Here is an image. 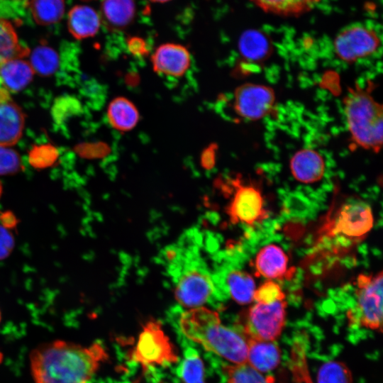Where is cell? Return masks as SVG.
<instances>
[{"mask_svg":"<svg viewBox=\"0 0 383 383\" xmlns=\"http://www.w3.org/2000/svg\"><path fill=\"white\" fill-rule=\"evenodd\" d=\"M266 12L282 16L299 15L310 10L320 0H251Z\"/></svg>","mask_w":383,"mask_h":383,"instance_id":"d4e9b609","label":"cell"},{"mask_svg":"<svg viewBox=\"0 0 383 383\" xmlns=\"http://www.w3.org/2000/svg\"><path fill=\"white\" fill-rule=\"evenodd\" d=\"M382 272L360 274L356 280V304L348 312L349 320L360 326L379 330L382 327Z\"/></svg>","mask_w":383,"mask_h":383,"instance_id":"5b68a950","label":"cell"},{"mask_svg":"<svg viewBox=\"0 0 383 383\" xmlns=\"http://www.w3.org/2000/svg\"><path fill=\"white\" fill-rule=\"evenodd\" d=\"M22 169L18 153L9 147L0 145V175L15 174Z\"/></svg>","mask_w":383,"mask_h":383,"instance_id":"1f68e13d","label":"cell"},{"mask_svg":"<svg viewBox=\"0 0 383 383\" xmlns=\"http://www.w3.org/2000/svg\"><path fill=\"white\" fill-rule=\"evenodd\" d=\"M100 17L91 7L75 6L68 13V29L77 39L94 36L100 26Z\"/></svg>","mask_w":383,"mask_h":383,"instance_id":"d6986e66","label":"cell"},{"mask_svg":"<svg viewBox=\"0 0 383 383\" xmlns=\"http://www.w3.org/2000/svg\"><path fill=\"white\" fill-rule=\"evenodd\" d=\"M374 217L371 206L360 200L345 203L333 220L332 233L356 240L367 234L373 227Z\"/></svg>","mask_w":383,"mask_h":383,"instance_id":"8fae6325","label":"cell"},{"mask_svg":"<svg viewBox=\"0 0 383 383\" xmlns=\"http://www.w3.org/2000/svg\"><path fill=\"white\" fill-rule=\"evenodd\" d=\"M285 294L280 285L272 280L262 283L254 294V301L257 303L269 304L285 299Z\"/></svg>","mask_w":383,"mask_h":383,"instance_id":"4dcf8cb0","label":"cell"},{"mask_svg":"<svg viewBox=\"0 0 383 383\" xmlns=\"http://www.w3.org/2000/svg\"><path fill=\"white\" fill-rule=\"evenodd\" d=\"M184 335L235 365L247 362L248 343L243 334L222 324L218 313L206 307L187 310L179 318Z\"/></svg>","mask_w":383,"mask_h":383,"instance_id":"7a4b0ae2","label":"cell"},{"mask_svg":"<svg viewBox=\"0 0 383 383\" xmlns=\"http://www.w3.org/2000/svg\"><path fill=\"white\" fill-rule=\"evenodd\" d=\"M226 285L231 297L238 304H248L254 301L255 282L248 272L233 270L226 276Z\"/></svg>","mask_w":383,"mask_h":383,"instance_id":"7402d4cb","label":"cell"},{"mask_svg":"<svg viewBox=\"0 0 383 383\" xmlns=\"http://www.w3.org/2000/svg\"><path fill=\"white\" fill-rule=\"evenodd\" d=\"M231 184L234 194L226 208L231 223L254 226L268 217L261 191L255 185L238 179L233 180Z\"/></svg>","mask_w":383,"mask_h":383,"instance_id":"ba28073f","label":"cell"},{"mask_svg":"<svg viewBox=\"0 0 383 383\" xmlns=\"http://www.w3.org/2000/svg\"><path fill=\"white\" fill-rule=\"evenodd\" d=\"M2 360H3V355H2V353L0 352V363L2 362Z\"/></svg>","mask_w":383,"mask_h":383,"instance_id":"ab89813d","label":"cell"},{"mask_svg":"<svg viewBox=\"0 0 383 383\" xmlns=\"http://www.w3.org/2000/svg\"><path fill=\"white\" fill-rule=\"evenodd\" d=\"M58 157L57 149L52 145H35L29 152L30 164L35 168H46L52 166Z\"/></svg>","mask_w":383,"mask_h":383,"instance_id":"f546056e","label":"cell"},{"mask_svg":"<svg viewBox=\"0 0 383 383\" xmlns=\"http://www.w3.org/2000/svg\"><path fill=\"white\" fill-rule=\"evenodd\" d=\"M287 305L285 299L252 305L243 318V334L246 339L274 341L284 327Z\"/></svg>","mask_w":383,"mask_h":383,"instance_id":"8992f818","label":"cell"},{"mask_svg":"<svg viewBox=\"0 0 383 383\" xmlns=\"http://www.w3.org/2000/svg\"><path fill=\"white\" fill-rule=\"evenodd\" d=\"M30 65L41 76L52 74L59 65V56L51 47L41 45L32 52Z\"/></svg>","mask_w":383,"mask_h":383,"instance_id":"484cf974","label":"cell"},{"mask_svg":"<svg viewBox=\"0 0 383 383\" xmlns=\"http://www.w3.org/2000/svg\"><path fill=\"white\" fill-rule=\"evenodd\" d=\"M0 221L1 224L8 229L13 228L17 223L15 216L9 211L0 214Z\"/></svg>","mask_w":383,"mask_h":383,"instance_id":"d590c367","label":"cell"},{"mask_svg":"<svg viewBox=\"0 0 383 383\" xmlns=\"http://www.w3.org/2000/svg\"><path fill=\"white\" fill-rule=\"evenodd\" d=\"M0 321H1V313H0Z\"/></svg>","mask_w":383,"mask_h":383,"instance_id":"60d3db41","label":"cell"},{"mask_svg":"<svg viewBox=\"0 0 383 383\" xmlns=\"http://www.w3.org/2000/svg\"><path fill=\"white\" fill-rule=\"evenodd\" d=\"M289 259L279 245L269 244L260 250L254 260V267L257 276L270 280L289 279L295 270L289 267Z\"/></svg>","mask_w":383,"mask_h":383,"instance_id":"4fadbf2b","label":"cell"},{"mask_svg":"<svg viewBox=\"0 0 383 383\" xmlns=\"http://www.w3.org/2000/svg\"><path fill=\"white\" fill-rule=\"evenodd\" d=\"M28 52L20 43L11 23L0 18V66L8 60L24 57Z\"/></svg>","mask_w":383,"mask_h":383,"instance_id":"603a6c76","label":"cell"},{"mask_svg":"<svg viewBox=\"0 0 383 383\" xmlns=\"http://www.w3.org/2000/svg\"><path fill=\"white\" fill-rule=\"evenodd\" d=\"M173 264L174 297L186 308L201 306L213 296L216 285L212 275L199 260L179 256Z\"/></svg>","mask_w":383,"mask_h":383,"instance_id":"277c9868","label":"cell"},{"mask_svg":"<svg viewBox=\"0 0 383 383\" xmlns=\"http://www.w3.org/2000/svg\"><path fill=\"white\" fill-rule=\"evenodd\" d=\"M107 357L99 343L86 347L55 340L31 352V373L35 383H87Z\"/></svg>","mask_w":383,"mask_h":383,"instance_id":"6da1fadb","label":"cell"},{"mask_svg":"<svg viewBox=\"0 0 383 383\" xmlns=\"http://www.w3.org/2000/svg\"><path fill=\"white\" fill-rule=\"evenodd\" d=\"M150 1L153 2L163 3V2L168 1L170 0H150Z\"/></svg>","mask_w":383,"mask_h":383,"instance_id":"74e56055","label":"cell"},{"mask_svg":"<svg viewBox=\"0 0 383 383\" xmlns=\"http://www.w3.org/2000/svg\"><path fill=\"white\" fill-rule=\"evenodd\" d=\"M380 40L376 32L362 26L345 28L333 42L336 57L346 63H353L377 52Z\"/></svg>","mask_w":383,"mask_h":383,"instance_id":"30bf717a","label":"cell"},{"mask_svg":"<svg viewBox=\"0 0 383 383\" xmlns=\"http://www.w3.org/2000/svg\"><path fill=\"white\" fill-rule=\"evenodd\" d=\"M1 193H2V184H1V183L0 182V196L1 195Z\"/></svg>","mask_w":383,"mask_h":383,"instance_id":"f35d334b","label":"cell"},{"mask_svg":"<svg viewBox=\"0 0 383 383\" xmlns=\"http://www.w3.org/2000/svg\"><path fill=\"white\" fill-rule=\"evenodd\" d=\"M24 114L12 101L0 103V145L16 144L22 135Z\"/></svg>","mask_w":383,"mask_h":383,"instance_id":"2e32d148","label":"cell"},{"mask_svg":"<svg viewBox=\"0 0 383 383\" xmlns=\"http://www.w3.org/2000/svg\"><path fill=\"white\" fill-rule=\"evenodd\" d=\"M28 8L35 21L41 26H48L61 20L65 11L64 0H30Z\"/></svg>","mask_w":383,"mask_h":383,"instance_id":"cb8c5ba5","label":"cell"},{"mask_svg":"<svg viewBox=\"0 0 383 383\" xmlns=\"http://www.w3.org/2000/svg\"><path fill=\"white\" fill-rule=\"evenodd\" d=\"M4 1V0H0V1Z\"/></svg>","mask_w":383,"mask_h":383,"instance_id":"b9f144b4","label":"cell"},{"mask_svg":"<svg viewBox=\"0 0 383 383\" xmlns=\"http://www.w3.org/2000/svg\"><path fill=\"white\" fill-rule=\"evenodd\" d=\"M238 49L245 62L252 65L260 64L267 60L272 51L268 38L256 30H249L241 35Z\"/></svg>","mask_w":383,"mask_h":383,"instance_id":"e0dca14e","label":"cell"},{"mask_svg":"<svg viewBox=\"0 0 383 383\" xmlns=\"http://www.w3.org/2000/svg\"><path fill=\"white\" fill-rule=\"evenodd\" d=\"M135 13L133 0H103L101 18L111 30H121L133 21Z\"/></svg>","mask_w":383,"mask_h":383,"instance_id":"ac0fdd59","label":"cell"},{"mask_svg":"<svg viewBox=\"0 0 383 383\" xmlns=\"http://www.w3.org/2000/svg\"><path fill=\"white\" fill-rule=\"evenodd\" d=\"M345 123L353 144L365 150L378 152L382 145V105L370 91L355 85L343 98Z\"/></svg>","mask_w":383,"mask_h":383,"instance_id":"3957f363","label":"cell"},{"mask_svg":"<svg viewBox=\"0 0 383 383\" xmlns=\"http://www.w3.org/2000/svg\"><path fill=\"white\" fill-rule=\"evenodd\" d=\"M276 95L269 86L245 83L238 86L233 94V107L240 118L251 121L261 120L275 109Z\"/></svg>","mask_w":383,"mask_h":383,"instance_id":"9c48e42d","label":"cell"},{"mask_svg":"<svg viewBox=\"0 0 383 383\" xmlns=\"http://www.w3.org/2000/svg\"><path fill=\"white\" fill-rule=\"evenodd\" d=\"M129 52L138 57L145 56L148 53L145 40L138 37H133L128 40Z\"/></svg>","mask_w":383,"mask_h":383,"instance_id":"e575fe53","label":"cell"},{"mask_svg":"<svg viewBox=\"0 0 383 383\" xmlns=\"http://www.w3.org/2000/svg\"><path fill=\"white\" fill-rule=\"evenodd\" d=\"M33 73L30 64L21 58L8 60L0 66L1 82L13 91H18L26 87Z\"/></svg>","mask_w":383,"mask_h":383,"instance_id":"44dd1931","label":"cell"},{"mask_svg":"<svg viewBox=\"0 0 383 383\" xmlns=\"http://www.w3.org/2000/svg\"><path fill=\"white\" fill-rule=\"evenodd\" d=\"M217 149L216 144L212 143L202 150L200 162L204 169L209 170L213 168L216 161Z\"/></svg>","mask_w":383,"mask_h":383,"instance_id":"836d02e7","label":"cell"},{"mask_svg":"<svg viewBox=\"0 0 383 383\" xmlns=\"http://www.w3.org/2000/svg\"><path fill=\"white\" fill-rule=\"evenodd\" d=\"M153 70L158 74L179 77L183 76L191 65L188 50L175 43L160 45L151 57Z\"/></svg>","mask_w":383,"mask_h":383,"instance_id":"7c38bea8","label":"cell"},{"mask_svg":"<svg viewBox=\"0 0 383 383\" xmlns=\"http://www.w3.org/2000/svg\"><path fill=\"white\" fill-rule=\"evenodd\" d=\"M318 383H352L353 377L348 367L340 361H329L319 369Z\"/></svg>","mask_w":383,"mask_h":383,"instance_id":"83f0119b","label":"cell"},{"mask_svg":"<svg viewBox=\"0 0 383 383\" xmlns=\"http://www.w3.org/2000/svg\"><path fill=\"white\" fill-rule=\"evenodd\" d=\"M132 358L144 368L174 363L178 360L173 344L156 321H150L143 326Z\"/></svg>","mask_w":383,"mask_h":383,"instance_id":"52a82bcc","label":"cell"},{"mask_svg":"<svg viewBox=\"0 0 383 383\" xmlns=\"http://www.w3.org/2000/svg\"><path fill=\"white\" fill-rule=\"evenodd\" d=\"M107 118L113 128L126 132L135 127L139 121V113L131 101L123 96H118L109 104Z\"/></svg>","mask_w":383,"mask_h":383,"instance_id":"ffe728a7","label":"cell"},{"mask_svg":"<svg viewBox=\"0 0 383 383\" xmlns=\"http://www.w3.org/2000/svg\"><path fill=\"white\" fill-rule=\"evenodd\" d=\"M179 374L182 383H206L203 361L194 350H186Z\"/></svg>","mask_w":383,"mask_h":383,"instance_id":"4316f807","label":"cell"},{"mask_svg":"<svg viewBox=\"0 0 383 383\" xmlns=\"http://www.w3.org/2000/svg\"><path fill=\"white\" fill-rule=\"evenodd\" d=\"M248 343L246 363L262 373L275 369L280 362L281 352L274 341L246 339Z\"/></svg>","mask_w":383,"mask_h":383,"instance_id":"9a60e30c","label":"cell"},{"mask_svg":"<svg viewBox=\"0 0 383 383\" xmlns=\"http://www.w3.org/2000/svg\"><path fill=\"white\" fill-rule=\"evenodd\" d=\"M227 383H272L262 373L255 370L247 363L228 365L225 367Z\"/></svg>","mask_w":383,"mask_h":383,"instance_id":"f1b7e54d","label":"cell"},{"mask_svg":"<svg viewBox=\"0 0 383 383\" xmlns=\"http://www.w3.org/2000/svg\"><path fill=\"white\" fill-rule=\"evenodd\" d=\"M293 177L304 184L320 181L326 170L325 160L316 150L305 148L295 152L289 160Z\"/></svg>","mask_w":383,"mask_h":383,"instance_id":"5bb4252c","label":"cell"},{"mask_svg":"<svg viewBox=\"0 0 383 383\" xmlns=\"http://www.w3.org/2000/svg\"><path fill=\"white\" fill-rule=\"evenodd\" d=\"M9 100L10 99L7 91L4 89H0V103L5 102Z\"/></svg>","mask_w":383,"mask_h":383,"instance_id":"8d00e7d4","label":"cell"},{"mask_svg":"<svg viewBox=\"0 0 383 383\" xmlns=\"http://www.w3.org/2000/svg\"><path fill=\"white\" fill-rule=\"evenodd\" d=\"M9 230L0 224V260L6 258L14 247V238Z\"/></svg>","mask_w":383,"mask_h":383,"instance_id":"d6a6232c","label":"cell"}]
</instances>
